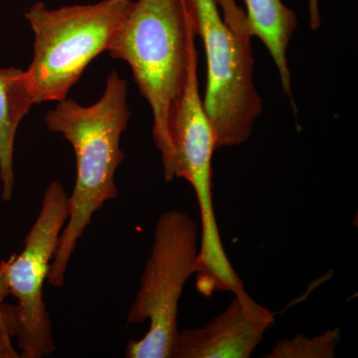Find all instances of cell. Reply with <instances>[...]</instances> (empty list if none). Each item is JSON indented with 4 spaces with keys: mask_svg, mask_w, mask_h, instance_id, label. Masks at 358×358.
I'll list each match as a JSON object with an SVG mask.
<instances>
[{
    "mask_svg": "<svg viewBox=\"0 0 358 358\" xmlns=\"http://www.w3.org/2000/svg\"><path fill=\"white\" fill-rule=\"evenodd\" d=\"M69 209V195L59 181H52L45 190L38 216L26 235L24 248L8 258L7 282L20 315L16 338L20 358H43L56 350L43 286Z\"/></svg>",
    "mask_w": 358,
    "mask_h": 358,
    "instance_id": "7",
    "label": "cell"
},
{
    "mask_svg": "<svg viewBox=\"0 0 358 358\" xmlns=\"http://www.w3.org/2000/svg\"><path fill=\"white\" fill-rule=\"evenodd\" d=\"M33 106L24 71L15 67L0 69V181L1 199L6 202L10 201L13 195L16 133Z\"/></svg>",
    "mask_w": 358,
    "mask_h": 358,
    "instance_id": "9",
    "label": "cell"
},
{
    "mask_svg": "<svg viewBox=\"0 0 358 358\" xmlns=\"http://www.w3.org/2000/svg\"><path fill=\"white\" fill-rule=\"evenodd\" d=\"M341 343V331L329 329L315 338L298 334L293 338L279 341L265 357L267 358H333Z\"/></svg>",
    "mask_w": 358,
    "mask_h": 358,
    "instance_id": "10",
    "label": "cell"
},
{
    "mask_svg": "<svg viewBox=\"0 0 358 358\" xmlns=\"http://www.w3.org/2000/svg\"><path fill=\"white\" fill-rule=\"evenodd\" d=\"M199 226L185 212L169 210L157 219L150 256L128 313L129 324L150 322L140 341L129 339L128 358H173L179 336V301L199 270Z\"/></svg>",
    "mask_w": 358,
    "mask_h": 358,
    "instance_id": "4",
    "label": "cell"
},
{
    "mask_svg": "<svg viewBox=\"0 0 358 358\" xmlns=\"http://www.w3.org/2000/svg\"><path fill=\"white\" fill-rule=\"evenodd\" d=\"M127 96L128 82L114 71L108 77L103 96L94 105L85 107L66 98L45 115L49 131L62 134L72 145L77 162L69 217L47 278L56 288L64 286L71 257L94 214L119 195L115 176L124 159L120 143L131 117Z\"/></svg>",
    "mask_w": 358,
    "mask_h": 358,
    "instance_id": "1",
    "label": "cell"
},
{
    "mask_svg": "<svg viewBox=\"0 0 358 358\" xmlns=\"http://www.w3.org/2000/svg\"><path fill=\"white\" fill-rule=\"evenodd\" d=\"M133 0H103L87 6L30 7L25 18L34 32V54L24 71L34 105L60 102L85 69L109 50Z\"/></svg>",
    "mask_w": 358,
    "mask_h": 358,
    "instance_id": "3",
    "label": "cell"
},
{
    "mask_svg": "<svg viewBox=\"0 0 358 358\" xmlns=\"http://www.w3.org/2000/svg\"><path fill=\"white\" fill-rule=\"evenodd\" d=\"M207 61L205 112L215 134L216 150L245 143L263 110L254 83L251 39L226 24L216 0H185Z\"/></svg>",
    "mask_w": 358,
    "mask_h": 358,
    "instance_id": "6",
    "label": "cell"
},
{
    "mask_svg": "<svg viewBox=\"0 0 358 358\" xmlns=\"http://www.w3.org/2000/svg\"><path fill=\"white\" fill-rule=\"evenodd\" d=\"M223 14V20L233 32L245 38H252L246 13L235 0H216Z\"/></svg>",
    "mask_w": 358,
    "mask_h": 358,
    "instance_id": "12",
    "label": "cell"
},
{
    "mask_svg": "<svg viewBox=\"0 0 358 358\" xmlns=\"http://www.w3.org/2000/svg\"><path fill=\"white\" fill-rule=\"evenodd\" d=\"M195 38L196 35L190 40L185 90L169 117L171 157L164 176L166 181L183 178L192 185L202 228L196 282L202 288L223 289L234 286L238 275L226 255L214 213L212 157L215 134L199 94Z\"/></svg>",
    "mask_w": 358,
    "mask_h": 358,
    "instance_id": "5",
    "label": "cell"
},
{
    "mask_svg": "<svg viewBox=\"0 0 358 358\" xmlns=\"http://www.w3.org/2000/svg\"><path fill=\"white\" fill-rule=\"evenodd\" d=\"M274 324V313L243 289L208 324L180 331L173 358H248Z\"/></svg>",
    "mask_w": 358,
    "mask_h": 358,
    "instance_id": "8",
    "label": "cell"
},
{
    "mask_svg": "<svg viewBox=\"0 0 358 358\" xmlns=\"http://www.w3.org/2000/svg\"><path fill=\"white\" fill-rule=\"evenodd\" d=\"M8 264L9 259L0 261V358H20L13 345L20 326L18 308L6 303L10 294L7 282Z\"/></svg>",
    "mask_w": 358,
    "mask_h": 358,
    "instance_id": "11",
    "label": "cell"
},
{
    "mask_svg": "<svg viewBox=\"0 0 358 358\" xmlns=\"http://www.w3.org/2000/svg\"><path fill=\"white\" fill-rule=\"evenodd\" d=\"M196 35L185 0H133L109 48L128 63L152 112V136L162 169L171 162L169 122L186 83L188 52Z\"/></svg>",
    "mask_w": 358,
    "mask_h": 358,
    "instance_id": "2",
    "label": "cell"
}]
</instances>
